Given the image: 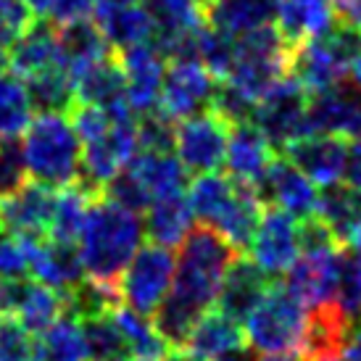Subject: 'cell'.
<instances>
[{"instance_id": "obj_6", "label": "cell", "mask_w": 361, "mask_h": 361, "mask_svg": "<svg viewBox=\"0 0 361 361\" xmlns=\"http://www.w3.org/2000/svg\"><path fill=\"white\" fill-rule=\"evenodd\" d=\"M306 106H309L306 87L288 74L256 101L251 124L267 137L274 151H285L293 140L311 132Z\"/></svg>"}, {"instance_id": "obj_57", "label": "cell", "mask_w": 361, "mask_h": 361, "mask_svg": "<svg viewBox=\"0 0 361 361\" xmlns=\"http://www.w3.org/2000/svg\"><path fill=\"white\" fill-rule=\"evenodd\" d=\"M332 6H343V8H348V6H353L356 0H330Z\"/></svg>"}, {"instance_id": "obj_42", "label": "cell", "mask_w": 361, "mask_h": 361, "mask_svg": "<svg viewBox=\"0 0 361 361\" xmlns=\"http://www.w3.org/2000/svg\"><path fill=\"white\" fill-rule=\"evenodd\" d=\"M35 235H8L0 238V282L27 280Z\"/></svg>"}, {"instance_id": "obj_8", "label": "cell", "mask_w": 361, "mask_h": 361, "mask_svg": "<svg viewBox=\"0 0 361 361\" xmlns=\"http://www.w3.org/2000/svg\"><path fill=\"white\" fill-rule=\"evenodd\" d=\"M227 137H230V124L209 109L177 121L174 151L185 171L206 174L216 171L224 164Z\"/></svg>"}, {"instance_id": "obj_10", "label": "cell", "mask_w": 361, "mask_h": 361, "mask_svg": "<svg viewBox=\"0 0 361 361\" xmlns=\"http://www.w3.org/2000/svg\"><path fill=\"white\" fill-rule=\"evenodd\" d=\"M248 248H251V261L264 274L280 277L290 269V264L301 253V224L285 211L264 206Z\"/></svg>"}, {"instance_id": "obj_2", "label": "cell", "mask_w": 361, "mask_h": 361, "mask_svg": "<svg viewBox=\"0 0 361 361\" xmlns=\"http://www.w3.org/2000/svg\"><path fill=\"white\" fill-rule=\"evenodd\" d=\"M142 232L137 211L124 209L111 198H92L77 238L85 277L116 288L124 267L142 245Z\"/></svg>"}, {"instance_id": "obj_48", "label": "cell", "mask_w": 361, "mask_h": 361, "mask_svg": "<svg viewBox=\"0 0 361 361\" xmlns=\"http://www.w3.org/2000/svg\"><path fill=\"white\" fill-rule=\"evenodd\" d=\"M341 353L345 361H361V319L356 322V327H351Z\"/></svg>"}, {"instance_id": "obj_16", "label": "cell", "mask_w": 361, "mask_h": 361, "mask_svg": "<svg viewBox=\"0 0 361 361\" xmlns=\"http://www.w3.org/2000/svg\"><path fill=\"white\" fill-rule=\"evenodd\" d=\"M56 192L40 182H24L13 192L0 195V232L42 238L51 227Z\"/></svg>"}, {"instance_id": "obj_3", "label": "cell", "mask_w": 361, "mask_h": 361, "mask_svg": "<svg viewBox=\"0 0 361 361\" xmlns=\"http://www.w3.org/2000/svg\"><path fill=\"white\" fill-rule=\"evenodd\" d=\"M27 174L53 190L74 185L80 177V137L66 114H37L21 132Z\"/></svg>"}, {"instance_id": "obj_5", "label": "cell", "mask_w": 361, "mask_h": 361, "mask_svg": "<svg viewBox=\"0 0 361 361\" xmlns=\"http://www.w3.org/2000/svg\"><path fill=\"white\" fill-rule=\"evenodd\" d=\"M245 341L253 351L298 353L306 332V306L285 285H269L251 314L245 317Z\"/></svg>"}, {"instance_id": "obj_1", "label": "cell", "mask_w": 361, "mask_h": 361, "mask_svg": "<svg viewBox=\"0 0 361 361\" xmlns=\"http://www.w3.org/2000/svg\"><path fill=\"white\" fill-rule=\"evenodd\" d=\"M235 256V248L211 227H192L188 232L180 243L171 288L153 314V327L166 345H185L192 324L216 303L221 277Z\"/></svg>"}, {"instance_id": "obj_60", "label": "cell", "mask_w": 361, "mask_h": 361, "mask_svg": "<svg viewBox=\"0 0 361 361\" xmlns=\"http://www.w3.org/2000/svg\"><path fill=\"white\" fill-rule=\"evenodd\" d=\"M203 3H206V0H203Z\"/></svg>"}, {"instance_id": "obj_39", "label": "cell", "mask_w": 361, "mask_h": 361, "mask_svg": "<svg viewBox=\"0 0 361 361\" xmlns=\"http://www.w3.org/2000/svg\"><path fill=\"white\" fill-rule=\"evenodd\" d=\"M35 109L30 92L21 77L13 71L0 74V137H21V132L30 127Z\"/></svg>"}, {"instance_id": "obj_13", "label": "cell", "mask_w": 361, "mask_h": 361, "mask_svg": "<svg viewBox=\"0 0 361 361\" xmlns=\"http://www.w3.org/2000/svg\"><path fill=\"white\" fill-rule=\"evenodd\" d=\"M256 192L264 206H274L290 214L293 219L303 221L317 214V201H319L317 185L288 159H277V156L271 159L267 174L256 185Z\"/></svg>"}, {"instance_id": "obj_9", "label": "cell", "mask_w": 361, "mask_h": 361, "mask_svg": "<svg viewBox=\"0 0 361 361\" xmlns=\"http://www.w3.org/2000/svg\"><path fill=\"white\" fill-rule=\"evenodd\" d=\"M216 85L219 80L211 77L198 61L169 59V63L164 66L159 109L174 121L195 116L211 109Z\"/></svg>"}, {"instance_id": "obj_45", "label": "cell", "mask_w": 361, "mask_h": 361, "mask_svg": "<svg viewBox=\"0 0 361 361\" xmlns=\"http://www.w3.org/2000/svg\"><path fill=\"white\" fill-rule=\"evenodd\" d=\"M27 182V164L19 137H0V195L13 192Z\"/></svg>"}, {"instance_id": "obj_36", "label": "cell", "mask_w": 361, "mask_h": 361, "mask_svg": "<svg viewBox=\"0 0 361 361\" xmlns=\"http://www.w3.org/2000/svg\"><path fill=\"white\" fill-rule=\"evenodd\" d=\"M92 198H95V192L85 190L80 182L66 185V188H59V192H56V201H53V214H51V227H48V238H53V240L77 243Z\"/></svg>"}, {"instance_id": "obj_50", "label": "cell", "mask_w": 361, "mask_h": 361, "mask_svg": "<svg viewBox=\"0 0 361 361\" xmlns=\"http://www.w3.org/2000/svg\"><path fill=\"white\" fill-rule=\"evenodd\" d=\"M164 361H203V359L192 356V353L185 351V348H174L171 353H166V356H164Z\"/></svg>"}, {"instance_id": "obj_19", "label": "cell", "mask_w": 361, "mask_h": 361, "mask_svg": "<svg viewBox=\"0 0 361 361\" xmlns=\"http://www.w3.org/2000/svg\"><path fill=\"white\" fill-rule=\"evenodd\" d=\"M271 159H274V148L267 142V137L253 127L251 121H243V124L230 127L227 151H224L227 177L256 190V185L267 174V169H269Z\"/></svg>"}, {"instance_id": "obj_46", "label": "cell", "mask_w": 361, "mask_h": 361, "mask_svg": "<svg viewBox=\"0 0 361 361\" xmlns=\"http://www.w3.org/2000/svg\"><path fill=\"white\" fill-rule=\"evenodd\" d=\"M32 21L35 13L24 0H0V51H8Z\"/></svg>"}, {"instance_id": "obj_47", "label": "cell", "mask_w": 361, "mask_h": 361, "mask_svg": "<svg viewBox=\"0 0 361 361\" xmlns=\"http://www.w3.org/2000/svg\"><path fill=\"white\" fill-rule=\"evenodd\" d=\"M343 177L348 180L351 188L361 192V135L359 137H351V145L345 151V171Z\"/></svg>"}, {"instance_id": "obj_35", "label": "cell", "mask_w": 361, "mask_h": 361, "mask_svg": "<svg viewBox=\"0 0 361 361\" xmlns=\"http://www.w3.org/2000/svg\"><path fill=\"white\" fill-rule=\"evenodd\" d=\"M32 361H87L80 322L63 314L32 345Z\"/></svg>"}, {"instance_id": "obj_40", "label": "cell", "mask_w": 361, "mask_h": 361, "mask_svg": "<svg viewBox=\"0 0 361 361\" xmlns=\"http://www.w3.org/2000/svg\"><path fill=\"white\" fill-rule=\"evenodd\" d=\"M332 303L351 324L361 319V256L356 251H341L338 256Z\"/></svg>"}, {"instance_id": "obj_24", "label": "cell", "mask_w": 361, "mask_h": 361, "mask_svg": "<svg viewBox=\"0 0 361 361\" xmlns=\"http://www.w3.org/2000/svg\"><path fill=\"white\" fill-rule=\"evenodd\" d=\"M95 24L103 32L111 51L119 53L142 42H151L153 21L148 11L140 6H114V3H101L95 0Z\"/></svg>"}, {"instance_id": "obj_26", "label": "cell", "mask_w": 361, "mask_h": 361, "mask_svg": "<svg viewBox=\"0 0 361 361\" xmlns=\"http://www.w3.org/2000/svg\"><path fill=\"white\" fill-rule=\"evenodd\" d=\"M274 19V0H206L203 3V21L214 30L230 37H240L271 24Z\"/></svg>"}, {"instance_id": "obj_21", "label": "cell", "mask_w": 361, "mask_h": 361, "mask_svg": "<svg viewBox=\"0 0 361 361\" xmlns=\"http://www.w3.org/2000/svg\"><path fill=\"white\" fill-rule=\"evenodd\" d=\"M338 19L330 0H274V30L290 48L319 37Z\"/></svg>"}, {"instance_id": "obj_54", "label": "cell", "mask_w": 361, "mask_h": 361, "mask_svg": "<svg viewBox=\"0 0 361 361\" xmlns=\"http://www.w3.org/2000/svg\"><path fill=\"white\" fill-rule=\"evenodd\" d=\"M348 243H351V251H356L361 256V221H359V227H356V230L351 232Z\"/></svg>"}, {"instance_id": "obj_32", "label": "cell", "mask_w": 361, "mask_h": 361, "mask_svg": "<svg viewBox=\"0 0 361 361\" xmlns=\"http://www.w3.org/2000/svg\"><path fill=\"white\" fill-rule=\"evenodd\" d=\"M314 216L324 221V227L335 235L338 243L348 240L361 221V192L351 185L335 182L330 188H324V192H319Z\"/></svg>"}, {"instance_id": "obj_49", "label": "cell", "mask_w": 361, "mask_h": 361, "mask_svg": "<svg viewBox=\"0 0 361 361\" xmlns=\"http://www.w3.org/2000/svg\"><path fill=\"white\" fill-rule=\"evenodd\" d=\"M216 361H256V359H253V353L248 348H235V351L219 356Z\"/></svg>"}, {"instance_id": "obj_43", "label": "cell", "mask_w": 361, "mask_h": 361, "mask_svg": "<svg viewBox=\"0 0 361 361\" xmlns=\"http://www.w3.org/2000/svg\"><path fill=\"white\" fill-rule=\"evenodd\" d=\"M35 16L53 21L56 27L71 24V21L90 19L95 0H24Z\"/></svg>"}, {"instance_id": "obj_17", "label": "cell", "mask_w": 361, "mask_h": 361, "mask_svg": "<svg viewBox=\"0 0 361 361\" xmlns=\"http://www.w3.org/2000/svg\"><path fill=\"white\" fill-rule=\"evenodd\" d=\"M345 151H348V142L343 140V137L322 135V132H309V135H303L298 140H293L282 153L314 185L330 188V185L343 180Z\"/></svg>"}, {"instance_id": "obj_7", "label": "cell", "mask_w": 361, "mask_h": 361, "mask_svg": "<svg viewBox=\"0 0 361 361\" xmlns=\"http://www.w3.org/2000/svg\"><path fill=\"white\" fill-rule=\"evenodd\" d=\"M174 264L177 259L171 256V248L156 243L140 245L116 282V293L127 303V309L137 311L142 317H153L171 288Z\"/></svg>"}, {"instance_id": "obj_38", "label": "cell", "mask_w": 361, "mask_h": 361, "mask_svg": "<svg viewBox=\"0 0 361 361\" xmlns=\"http://www.w3.org/2000/svg\"><path fill=\"white\" fill-rule=\"evenodd\" d=\"M261 211H264V203H261L259 192L248 188V185H240V192L232 203V209L227 211V216L214 227L216 235H221L224 240L230 243L232 248H245L248 240H251L253 230L259 227Z\"/></svg>"}, {"instance_id": "obj_51", "label": "cell", "mask_w": 361, "mask_h": 361, "mask_svg": "<svg viewBox=\"0 0 361 361\" xmlns=\"http://www.w3.org/2000/svg\"><path fill=\"white\" fill-rule=\"evenodd\" d=\"M345 19L351 21L353 27H359V30H361V0H356L353 6H348V8H345Z\"/></svg>"}, {"instance_id": "obj_41", "label": "cell", "mask_w": 361, "mask_h": 361, "mask_svg": "<svg viewBox=\"0 0 361 361\" xmlns=\"http://www.w3.org/2000/svg\"><path fill=\"white\" fill-rule=\"evenodd\" d=\"M174 130L177 121L166 116L161 109L145 111L135 119V132H137V151L151 153H171L174 151Z\"/></svg>"}, {"instance_id": "obj_58", "label": "cell", "mask_w": 361, "mask_h": 361, "mask_svg": "<svg viewBox=\"0 0 361 361\" xmlns=\"http://www.w3.org/2000/svg\"><path fill=\"white\" fill-rule=\"evenodd\" d=\"M317 361H345V359H343V353H332V356H324V359H317Z\"/></svg>"}, {"instance_id": "obj_33", "label": "cell", "mask_w": 361, "mask_h": 361, "mask_svg": "<svg viewBox=\"0 0 361 361\" xmlns=\"http://www.w3.org/2000/svg\"><path fill=\"white\" fill-rule=\"evenodd\" d=\"M30 92L32 109L40 114H69L77 103L74 95V80L66 66H53L40 74H32L24 80Z\"/></svg>"}, {"instance_id": "obj_23", "label": "cell", "mask_w": 361, "mask_h": 361, "mask_svg": "<svg viewBox=\"0 0 361 361\" xmlns=\"http://www.w3.org/2000/svg\"><path fill=\"white\" fill-rule=\"evenodd\" d=\"M269 285V274H264L251 259H238L235 256L227 271H224V277H221L219 295H216L219 311H224L235 322H243L251 314L253 306L264 298Z\"/></svg>"}, {"instance_id": "obj_29", "label": "cell", "mask_w": 361, "mask_h": 361, "mask_svg": "<svg viewBox=\"0 0 361 361\" xmlns=\"http://www.w3.org/2000/svg\"><path fill=\"white\" fill-rule=\"evenodd\" d=\"M127 169L140 180V185L145 188L151 201L166 198V195H180L185 190V185H188V171L180 164V159L171 156V153L137 151L130 159Z\"/></svg>"}, {"instance_id": "obj_53", "label": "cell", "mask_w": 361, "mask_h": 361, "mask_svg": "<svg viewBox=\"0 0 361 361\" xmlns=\"http://www.w3.org/2000/svg\"><path fill=\"white\" fill-rule=\"evenodd\" d=\"M348 74L353 77V85H356V87L361 90V56L351 63V69H348Z\"/></svg>"}, {"instance_id": "obj_44", "label": "cell", "mask_w": 361, "mask_h": 361, "mask_svg": "<svg viewBox=\"0 0 361 361\" xmlns=\"http://www.w3.org/2000/svg\"><path fill=\"white\" fill-rule=\"evenodd\" d=\"M32 332L11 314H0V361H32Z\"/></svg>"}, {"instance_id": "obj_34", "label": "cell", "mask_w": 361, "mask_h": 361, "mask_svg": "<svg viewBox=\"0 0 361 361\" xmlns=\"http://www.w3.org/2000/svg\"><path fill=\"white\" fill-rule=\"evenodd\" d=\"M77 322H80L87 361H132L127 341L114 319V309Z\"/></svg>"}, {"instance_id": "obj_20", "label": "cell", "mask_w": 361, "mask_h": 361, "mask_svg": "<svg viewBox=\"0 0 361 361\" xmlns=\"http://www.w3.org/2000/svg\"><path fill=\"white\" fill-rule=\"evenodd\" d=\"M74 95H77V103L98 106V109L109 111L111 116H135L127 106L124 74H121L116 53H111L103 61L80 71L74 77Z\"/></svg>"}, {"instance_id": "obj_52", "label": "cell", "mask_w": 361, "mask_h": 361, "mask_svg": "<svg viewBox=\"0 0 361 361\" xmlns=\"http://www.w3.org/2000/svg\"><path fill=\"white\" fill-rule=\"evenodd\" d=\"M261 361H303L301 353H271V356H264Z\"/></svg>"}, {"instance_id": "obj_14", "label": "cell", "mask_w": 361, "mask_h": 361, "mask_svg": "<svg viewBox=\"0 0 361 361\" xmlns=\"http://www.w3.org/2000/svg\"><path fill=\"white\" fill-rule=\"evenodd\" d=\"M124 74V92H127V106L135 116H140L145 111L159 109L161 95V80H164V56L159 48H153L151 42H142L135 48L116 53Z\"/></svg>"}, {"instance_id": "obj_30", "label": "cell", "mask_w": 361, "mask_h": 361, "mask_svg": "<svg viewBox=\"0 0 361 361\" xmlns=\"http://www.w3.org/2000/svg\"><path fill=\"white\" fill-rule=\"evenodd\" d=\"M59 45L71 80L87 66L98 63V61H103L106 56L114 53L111 45L106 42V37H103V32L98 30V24L92 19H80L59 27Z\"/></svg>"}, {"instance_id": "obj_37", "label": "cell", "mask_w": 361, "mask_h": 361, "mask_svg": "<svg viewBox=\"0 0 361 361\" xmlns=\"http://www.w3.org/2000/svg\"><path fill=\"white\" fill-rule=\"evenodd\" d=\"M114 319L127 341L132 361H164V356L169 353V345L164 343L148 317L124 306V309H114Z\"/></svg>"}, {"instance_id": "obj_27", "label": "cell", "mask_w": 361, "mask_h": 361, "mask_svg": "<svg viewBox=\"0 0 361 361\" xmlns=\"http://www.w3.org/2000/svg\"><path fill=\"white\" fill-rule=\"evenodd\" d=\"M240 192V182H235L227 174L219 171H206V174H195V180L188 188V203H190L192 216L201 221L203 227H216L232 203Z\"/></svg>"}, {"instance_id": "obj_28", "label": "cell", "mask_w": 361, "mask_h": 361, "mask_svg": "<svg viewBox=\"0 0 361 361\" xmlns=\"http://www.w3.org/2000/svg\"><path fill=\"white\" fill-rule=\"evenodd\" d=\"M185 351L198 356L203 361H216L224 353L243 348V330L240 322L227 317L224 311H206L201 319L192 324L188 341L182 345Z\"/></svg>"}, {"instance_id": "obj_12", "label": "cell", "mask_w": 361, "mask_h": 361, "mask_svg": "<svg viewBox=\"0 0 361 361\" xmlns=\"http://www.w3.org/2000/svg\"><path fill=\"white\" fill-rule=\"evenodd\" d=\"M311 132L335 135V137H359L361 135V90L353 82H335L332 87L311 92L306 106Z\"/></svg>"}, {"instance_id": "obj_22", "label": "cell", "mask_w": 361, "mask_h": 361, "mask_svg": "<svg viewBox=\"0 0 361 361\" xmlns=\"http://www.w3.org/2000/svg\"><path fill=\"white\" fill-rule=\"evenodd\" d=\"M53 66H66L59 45V27L48 19L32 21L30 30L8 48V69L27 80Z\"/></svg>"}, {"instance_id": "obj_55", "label": "cell", "mask_w": 361, "mask_h": 361, "mask_svg": "<svg viewBox=\"0 0 361 361\" xmlns=\"http://www.w3.org/2000/svg\"><path fill=\"white\" fill-rule=\"evenodd\" d=\"M101 3H114V6H140L142 0H101Z\"/></svg>"}, {"instance_id": "obj_59", "label": "cell", "mask_w": 361, "mask_h": 361, "mask_svg": "<svg viewBox=\"0 0 361 361\" xmlns=\"http://www.w3.org/2000/svg\"><path fill=\"white\" fill-rule=\"evenodd\" d=\"M0 314H6V303H3V288H0Z\"/></svg>"}, {"instance_id": "obj_11", "label": "cell", "mask_w": 361, "mask_h": 361, "mask_svg": "<svg viewBox=\"0 0 361 361\" xmlns=\"http://www.w3.org/2000/svg\"><path fill=\"white\" fill-rule=\"evenodd\" d=\"M338 256H341V243L301 245L298 259L285 271L288 274L285 288L306 309L330 303L335 293V277H338Z\"/></svg>"}, {"instance_id": "obj_4", "label": "cell", "mask_w": 361, "mask_h": 361, "mask_svg": "<svg viewBox=\"0 0 361 361\" xmlns=\"http://www.w3.org/2000/svg\"><path fill=\"white\" fill-rule=\"evenodd\" d=\"M293 48L280 37L274 24L235 37V63L224 82L235 85L248 98L259 101L271 85H277L290 71ZM221 82V80H219Z\"/></svg>"}, {"instance_id": "obj_56", "label": "cell", "mask_w": 361, "mask_h": 361, "mask_svg": "<svg viewBox=\"0 0 361 361\" xmlns=\"http://www.w3.org/2000/svg\"><path fill=\"white\" fill-rule=\"evenodd\" d=\"M3 71H8V53L6 51H0V74Z\"/></svg>"}, {"instance_id": "obj_25", "label": "cell", "mask_w": 361, "mask_h": 361, "mask_svg": "<svg viewBox=\"0 0 361 361\" xmlns=\"http://www.w3.org/2000/svg\"><path fill=\"white\" fill-rule=\"evenodd\" d=\"M351 322L341 314L335 303L311 306L306 311V332H303V361H317L332 353H341L345 338L351 332Z\"/></svg>"}, {"instance_id": "obj_31", "label": "cell", "mask_w": 361, "mask_h": 361, "mask_svg": "<svg viewBox=\"0 0 361 361\" xmlns=\"http://www.w3.org/2000/svg\"><path fill=\"white\" fill-rule=\"evenodd\" d=\"M145 211H148V216H145L142 230L148 232L151 243L164 245V248H177L188 238V232L192 230V221H195L190 203L182 192L156 198Z\"/></svg>"}, {"instance_id": "obj_18", "label": "cell", "mask_w": 361, "mask_h": 361, "mask_svg": "<svg viewBox=\"0 0 361 361\" xmlns=\"http://www.w3.org/2000/svg\"><path fill=\"white\" fill-rule=\"evenodd\" d=\"M30 274L37 282L48 285L61 295L74 290L85 282V267H82L77 243L53 240V238H35L32 243Z\"/></svg>"}, {"instance_id": "obj_15", "label": "cell", "mask_w": 361, "mask_h": 361, "mask_svg": "<svg viewBox=\"0 0 361 361\" xmlns=\"http://www.w3.org/2000/svg\"><path fill=\"white\" fill-rule=\"evenodd\" d=\"M0 288H3L6 314H11L13 319L24 324L35 335L48 330L53 322L66 314L63 295L37 280L27 277V280L0 282Z\"/></svg>"}]
</instances>
